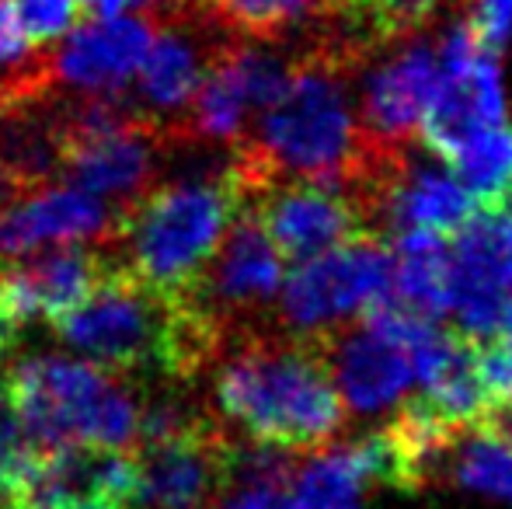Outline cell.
<instances>
[{"label":"cell","mask_w":512,"mask_h":509,"mask_svg":"<svg viewBox=\"0 0 512 509\" xmlns=\"http://www.w3.org/2000/svg\"><path fill=\"white\" fill-rule=\"evenodd\" d=\"M446 475L481 496L512 503V440L492 419H478L453 436Z\"/></svg>","instance_id":"18"},{"label":"cell","mask_w":512,"mask_h":509,"mask_svg":"<svg viewBox=\"0 0 512 509\" xmlns=\"http://www.w3.org/2000/svg\"><path fill=\"white\" fill-rule=\"evenodd\" d=\"M244 196L227 161L213 175L154 185L115 213L105 248L122 269L164 297H185L216 255Z\"/></svg>","instance_id":"2"},{"label":"cell","mask_w":512,"mask_h":509,"mask_svg":"<svg viewBox=\"0 0 512 509\" xmlns=\"http://www.w3.org/2000/svg\"><path fill=\"white\" fill-rule=\"evenodd\" d=\"M495 123H506L499 56L471 18L457 21L436 49V84L418 123V140L446 161L467 136Z\"/></svg>","instance_id":"6"},{"label":"cell","mask_w":512,"mask_h":509,"mask_svg":"<svg viewBox=\"0 0 512 509\" xmlns=\"http://www.w3.org/2000/svg\"><path fill=\"white\" fill-rule=\"evenodd\" d=\"M391 276V245L377 234H359L304 258L290 276H283L272 311L276 328L300 339H328L331 332L352 325L366 307L391 297Z\"/></svg>","instance_id":"4"},{"label":"cell","mask_w":512,"mask_h":509,"mask_svg":"<svg viewBox=\"0 0 512 509\" xmlns=\"http://www.w3.org/2000/svg\"><path fill=\"white\" fill-rule=\"evenodd\" d=\"M474 370H478V384L485 391L488 412L492 408H509L512 405V332H499L474 342Z\"/></svg>","instance_id":"22"},{"label":"cell","mask_w":512,"mask_h":509,"mask_svg":"<svg viewBox=\"0 0 512 509\" xmlns=\"http://www.w3.org/2000/svg\"><path fill=\"white\" fill-rule=\"evenodd\" d=\"M154 39L147 14L105 18L70 28L60 46L49 49L56 88L67 84L77 91H126L140 70Z\"/></svg>","instance_id":"15"},{"label":"cell","mask_w":512,"mask_h":509,"mask_svg":"<svg viewBox=\"0 0 512 509\" xmlns=\"http://www.w3.org/2000/svg\"><path fill=\"white\" fill-rule=\"evenodd\" d=\"M115 210L77 185H32L0 192V262L35 252L39 245L98 241L105 245Z\"/></svg>","instance_id":"12"},{"label":"cell","mask_w":512,"mask_h":509,"mask_svg":"<svg viewBox=\"0 0 512 509\" xmlns=\"http://www.w3.org/2000/svg\"><path fill=\"white\" fill-rule=\"evenodd\" d=\"M512 300V220L481 206L450 238V314L471 342L495 335Z\"/></svg>","instance_id":"11"},{"label":"cell","mask_w":512,"mask_h":509,"mask_svg":"<svg viewBox=\"0 0 512 509\" xmlns=\"http://www.w3.org/2000/svg\"><path fill=\"white\" fill-rule=\"evenodd\" d=\"M0 394L42 447L133 450L140 384L74 356H28L4 370Z\"/></svg>","instance_id":"3"},{"label":"cell","mask_w":512,"mask_h":509,"mask_svg":"<svg viewBox=\"0 0 512 509\" xmlns=\"http://www.w3.org/2000/svg\"><path fill=\"white\" fill-rule=\"evenodd\" d=\"M485 419H492L495 426H499L502 433L512 440V405L509 408H492V412H485Z\"/></svg>","instance_id":"29"},{"label":"cell","mask_w":512,"mask_h":509,"mask_svg":"<svg viewBox=\"0 0 512 509\" xmlns=\"http://www.w3.org/2000/svg\"><path fill=\"white\" fill-rule=\"evenodd\" d=\"M488 210H499L502 217H509V220H512V182L506 185V189H502V196L495 199V206H488Z\"/></svg>","instance_id":"30"},{"label":"cell","mask_w":512,"mask_h":509,"mask_svg":"<svg viewBox=\"0 0 512 509\" xmlns=\"http://www.w3.org/2000/svg\"><path fill=\"white\" fill-rule=\"evenodd\" d=\"M321 342L338 398L356 415L387 412L405 398L411 381H415L411 349L363 318L338 328Z\"/></svg>","instance_id":"13"},{"label":"cell","mask_w":512,"mask_h":509,"mask_svg":"<svg viewBox=\"0 0 512 509\" xmlns=\"http://www.w3.org/2000/svg\"><path fill=\"white\" fill-rule=\"evenodd\" d=\"M14 342H18V335L11 332V328L0 321V370H4V363L11 360V353H14Z\"/></svg>","instance_id":"28"},{"label":"cell","mask_w":512,"mask_h":509,"mask_svg":"<svg viewBox=\"0 0 512 509\" xmlns=\"http://www.w3.org/2000/svg\"><path fill=\"white\" fill-rule=\"evenodd\" d=\"M391 300L425 321L450 314V241L432 231L394 234Z\"/></svg>","instance_id":"16"},{"label":"cell","mask_w":512,"mask_h":509,"mask_svg":"<svg viewBox=\"0 0 512 509\" xmlns=\"http://www.w3.org/2000/svg\"><path fill=\"white\" fill-rule=\"evenodd\" d=\"M436 84V46L432 42H408L391 53L363 84L359 102V126L373 147L408 150L418 140V123Z\"/></svg>","instance_id":"14"},{"label":"cell","mask_w":512,"mask_h":509,"mask_svg":"<svg viewBox=\"0 0 512 509\" xmlns=\"http://www.w3.org/2000/svg\"><path fill=\"white\" fill-rule=\"evenodd\" d=\"M349 4L363 18V25L370 28L373 39L387 46V42L405 39L408 32L429 25L453 0H349Z\"/></svg>","instance_id":"21"},{"label":"cell","mask_w":512,"mask_h":509,"mask_svg":"<svg viewBox=\"0 0 512 509\" xmlns=\"http://www.w3.org/2000/svg\"><path fill=\"white\" fill-rule=\"evenodd\" d=\"M56 509H115V506H108L102 496H95V492H81V496L67 499V503L56 506Z\"/></svg>","instance_id":"26"},{"label":"cell","mask_w":512,"mask_h":509,"mask_svg":"<svg viewBox=\"0 0 512 509\" xmlns=\"http://www.w3.org/2000/svg\"><path fill=\"white\" fill-rule=\"evenodd\" d=\"M237 440L216 415H196L133 447L143 509H216L234 482Z\"/></svg>","instance_id":"8"},{"label":"cell","mask_w":512,"mask_h":509,"mask_svg":"<svg viewBox=\"0 0 512 509\" xmlns=\"http://www.w3.org/2000/svg\"><path fill=\"white\" fill-rule=\"evenodd\" d=\"M60 133V129H56ZM182 147L164 119L133 112L102 129L60 133V175L105 199L115 213L157 185L164 161Z\"/></svg>","instance_id":"7"},{"label":"cell","mask_w":512,"mask_h":509,"mask_svg":"<svg viewBox=\"0 0 512 509\" xmlns=\"http://www.w3.org/2000/svg\"><path fill=\"white\" fill-rule=\"evenodd\" d=\"M143 7H182L230 39L276 42L297 32L321 0H147Z\"/></svg>","instance_id":"17"},{"label":"cell","mask_w":512,"mask_h":509,"mask_svg":"<svg viewBox=\"0 0 512 509\" xmlns=\"http://www.w3.org/2000/svg\"><path fill=\"white\" fill-rule=\"evenodd\" d=\"M276 509H304V506H300V503H297V499H293V496H286L283 503H279Z\"/></svg>","instance_id":"31"},{"label":"cell","mask_w":512,"mask_h":509,"mask_svg":"<svg viewBox=\"0 0 512 509\" xmlns=\"http://www.w3.org/2000/svg\"><path fill=\"white\" fill-rule=\"evenodd\" d=\"M293 499L304 509H363L366 503V478L359 475L356 461L349 450L342 447H324L293 475Z\"/></svg>","instance_id":"20"},{"label":"cell","mask_w":512,"mask_h":509,"mask_svg":"<svg viewBox=\"0 0 512 509\" xmlns=\"http://www.w3.org/2000/svg\"><path fill=\"white\" fill-rule=\"evenodd\" d=\"M276 245L283 262H304L335 245L370 234L363 206L342 185L310 182V178H279L244 199Z\"/></svg>","instance_id":"9"},{"label":"cell","mask_w":512,"mask_h":509,"mask_svg":"<svg viewBox=\"0 0 512 509\" xmlns=\"http://www.w3.org/2000/svg\"><path fill=\"white\" fill-rule=\"evenodd\" d=\"M7 4L32 46H49L53 39L67 35L84 14L77 0H7Z\"/></svg>","instance_id":"23"},{"label":"cell","mask_w":512,"mask_h":509,"mask_svg":"<svg viewBox=\"0 0 512 509\" xmlns=\"http://www.w3.org/2000/svg\"><path fill=\"white\" fill-rule=\"evenodd\" d=\"M471 25L478 28V35L488 46L499 49L512 35V0H478Z\"/></svg>","instance_id":"25"},{"label":"cell","mask_w":512,"mask_h":509,"mask_svg":"<svg viewBox=\"0 0 512 509\" xmlns=\"http://www.w3.org/2000/svg\"><path fill=\"white\" fill-rule=\"evenodd\" d=\"M112 265V255L88 241H63L42 255L0 262V321L14 335L32 325L53 328L91 297Z\"/></svg>","instance_id":"10"},{"label":"cell","mask_w":512,"mask_h":509,"mask_svg":"<svg viewBox=\"0 0 512 509\" xmlns=\"http://www.w3.org/2000/svg\"><path fill=\"white\" fill-rule=\"evenodd\" d=\"M42 46H32L21 32L18 18H14L11 4L0 0V77L4 74H14L18 67H25Z\"/></svg>","instance_id":"24"},{"label":"cell","mask_w":512,"mask_h":509,"mask_svg":"<svg viewBox=\"0 0 512 509\" xmlns=\"http://www.w3.org/2000/svg\"><path fill=\"white\" fill-rule=\"evenodd\" d=\"M209 370L216 419L237 440L304 457L342 433L345 405L321 339L269 328L230 342Z\"/></svg>","instance_id":"1"},{"label":"cell","mask_w":512,"mask_h":509,"mask_svg":"<svg viewBox=\"0 0 512 509\" xmlns=\"http://www.w3.org/2000/svg\"><path fill=\"white\" fill-rule=\"evenodd\" d=\"M133 4H147V0H98L95 14H102V18H115V14L126 11V7H133Z\"/></svg>","instance_id":"27"},{"label":"cell","mask_w":512,"mask_h":509,"mask_svg":"<svg viewBox=\"0 0 512 509\" xmlns=\"http://www.w3.org/2000/svg\"><path fill=\"white\" fill-rule=\"evenodd\" d=\"M283 276V258L262 231L255 210L241 206L199 283L185 297L213 321L227 349L244 335L276 328L272 311H276Z\"/></svg>","instance_id":"5"},{"label":"cell","mask_w":512,"mask_h":509,"mask_svg":"<svg viewBox=\"0 0 512 509\" xmlns=\"http://www.w3.org/2000/svg\"><path fill=\"white\" fill-rule=\"evenodd\" d=\"M450 171L460 178L467 192L478 199V206H495L502 189L512 182V126L495 123L471 133L450 157Z\"/></svg>","instance_id":"19"}]
</instances>
